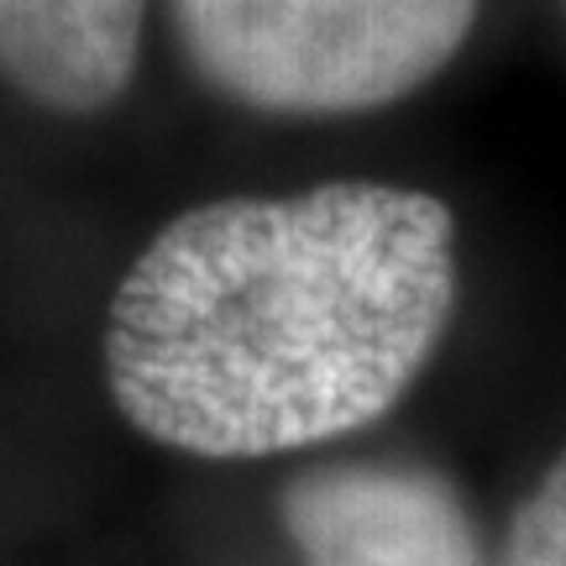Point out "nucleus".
<instances>
[{
	"instance_id": "nucleus-5",
	"label": "nucleus",
	"mask_w": 566,
	"mask_h": 566,
	"mask_svg": "<svg viewBox=\"0 0 566 566\" xmlns=\"http://www.w3.org/2000/svg\"><path fill=\"white\" fill-rule=\"evenodd\" d=\"M499 566H566V451L514 509Z\"/></svg>"
},
{
	"instance_id": "nucleus-4",
	"label": "nucleus",
	"mask_w": 566,
	"mask_h": 566,
	"mask_svg": "<svg viewBox=\"0 0 566 566\" xmlns=\"http://www.w3.org/2000/svg\"><path fill=\"white\" fill-rule=\"evenodd\" d=\"M147 0H0V74L53 111H101L132 84Z\"/></svg>"
},
{
	"instance_id": "nucleus-3",
	"label": "nucleus",
	"mask_w": 566,
	"mask_h": 566,
	"mask_svg": "<svg viewBox=\"0 0 566 566\" xmlns=\"http://www.w3.org/2000/svg\"><path fill=\"white\" fill-rule=\"evenodd\" d=\"M304 566H488L457 488L424 467H325L289 488Z\"/></svg>"
},
{
	"instance_id": "nucleus-2",
	"label": "nucleus",
	"mask_w": 566,
	"mask_h": 566,
	"mask_svg": "<svg viewBox=\"0 0 566 566\" xmlns=\"http://www.w3.org/2000/svg\"><path fill=\"white\" fill-rule=\"evenodd\" d=\"M483 0H174L189 63L273 116L384 111L446 74Z\"/></svg>"
},
{
	"instance_id": "nucleus-1",
	"label": "nucleus",
	"mask_w": 566,
	"mask_h": 566,
	"mask_svg": "<svg viewBox=\"0 0 566 566\" xmlns=\"http://www.w3.org/2000/svg\"><path fill=\"white\" fill-rule=\"evenodd\" d=\"M457 310V216L399 184L210 200L142 247L105 321L122 415L195 457L336 441L399 405Z\"/></svg>"
}]
</instances>
